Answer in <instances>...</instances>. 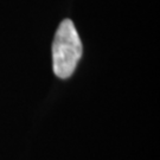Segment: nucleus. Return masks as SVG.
I'll use <instances>...</instances> for the list:
<instances>
[{
	"instance_id": "f257e3e1",
	"label": "nucleus",
	"mask_w": 160,
	"mask_h": 160,
	"mask_svg": "<svg viewBox=\"0 0 160 160\" xmlns=\"http://www.w3.org/2000/svg\"><path fill=\"white\" fill-rule=\"evenodd\" d=\"M82 56V43L74 23L65 19L59 24L52 44L53 72L59 78H69Z\"/></svg>"
}]
</instances>
